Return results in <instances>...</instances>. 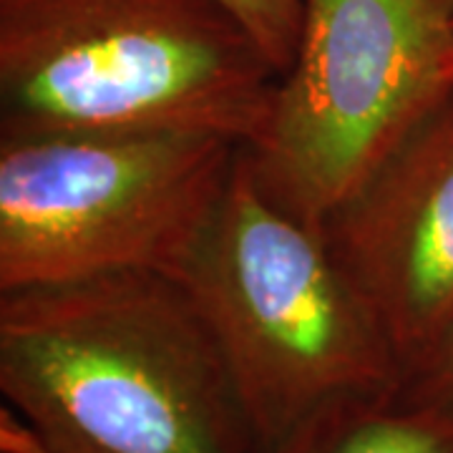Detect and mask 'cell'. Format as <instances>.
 I'll list each match as a JSON object with an SVG mask.
<instances>
[{
  "label": "cell",
  "instance_id": "6da1fadb",
  "mask_svg": "<svg viewBox=\"0 0 453 453\" xmlns=\"http://www.w3.org/2000/svg\"><path fill=\"white\" fill-rule=\"evenodd\" d=\"M0 393L50 453H259L202 312L164 273L0 292Z\"/></svg>",
  "mask_w": 453,
  "mask_h": 453
},
{
  "label": "cell",
  "instance_id": "7a4b0ae2",
  "mask_svg": "<svg viewBox=\"0 0 453 453\" xmlns=\"http://www.w3.org/2000/svg\"><path fill=\"white\" fill-rule=\"evenodd\" d=\"M277 83L217 0H0V134L195 131L252 149Z\"/></svg>",
  "mask_w": 453,
  "mask_h": 453
},
{
  "label": "cell",
  "instance_id": "3957f363",
  "mask_svg": "<svg viewBox=\"0 0 453 453\" xmlns=\"http://www.w3.org/2000/svg\"><path fill=\"white\" fill-rule=\"evenodd\" d=\"M259 453L325 405L398 390L401 360L320 229L265 195L247 151L179 270Z\"/></svg>",
  "mask_w": 453,
  "mask_h": 453
},
{
  "label": "cell",
  "instance_id": "277c9868",
  "mask_svg": "<svg viewBox=\"0 0 453 453\" xmlns=\"http://www.w3.org/2000/svg\"><path fill=\"white\" fill-rule=\"evenodd\" d=\"M240 149L195 131L0 134V292L177 277Z\"/></svg>",
  "mask_w": 453,
  "mask_h": 453
},
{
  "label": "cell",
  "instance_id": "5b68a950",
  "mask_svg": "<svg viewBox=\"0 0 453 453\" xmlns=\"http://www.w3.org/2000/svg\"><path fill=\"white\" fill-rule=\"evenodd\" d=\"M451 94L443 0H303L295 58L244 151L265 195L318 229Z\"/></svg>",
  "mask_w": 453,
  "mask_h": 453
},
{
  "label": "cell",
  "instance_id": "8992f818",
  "mask_svg": "<svg viewBox=\"0 0 453 453\" xmlns=\"http://www.w3.org/2000/svg\"><path fill=\"white\" fill-rule=\"evenodd\" d=\"M318 229L403 372L453 315V94Z\"/></svg>",
  "mask_w": 453,
  "mask_h": 453
},
{
  "label": "cell",
  "instance_id": "52a82bcc",
  "mask_svg": "<svg viewBox=\"0 0 453 453\" xmlns=\"http://www.w3.org/2000/svg\"><path fill=\"white\" fill-rule=\"evenodd\" d=\"M270 453H453V418L390 393L325 405Z\"/></svg>",
  "mask_w": 453,
  "mask_h": 453
},
{
  "label": "cell",
  "instance_id": "ba28073f",
  "mask_svg": "<svg viewBox=\"0 0 453 453\" xmlns=\"http://www.w3.org/2000/svg\"><path fill=\"white\" fill-rule=\"evenodd\" d=\"M395 398L453 418V315L418 356L405 363Z\"/></svg>",
  "mask_w": 453,
  "mask_h": 453
},
{
  "label": "cell",
  "instance_id": "9c48e42d",
  "mask_svg": "<svg viewBox=\"0 0 453 453\" xmlns=\"http://www.w3.org/2000/svg\"><path fill=\"white\" fill-rule=\"evenodd\" d=\"M242 23L280 76L290 68L300 31L303 0H217Z\"/></svg>",
  "mask_w": 453,
  "mask_h": 453
},
{
  "label": "cell",
  "instance_id": "30bf717a",
  "mask_svg": "<svg viewBox=\"0 0 453 453\" xmlns=\"http://www.w3.org/2000/svg\"><path fill=\"white\" fill-rule=\"evenodd\" d=\"M443 5L449 8V13H451V16H453V0H443Z\"/></svg>",
  "mask_w": 453,
  "mask_h": 453
}]
</instances>
